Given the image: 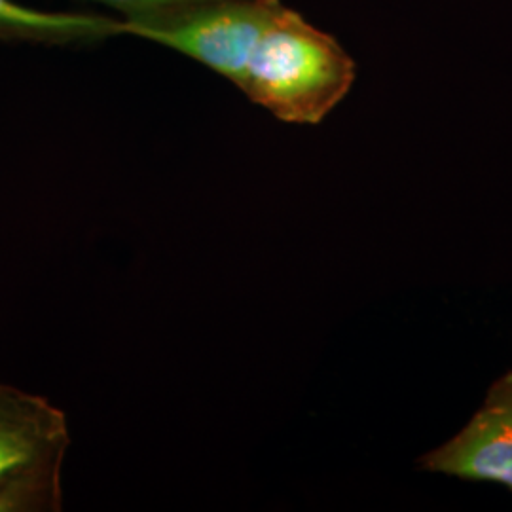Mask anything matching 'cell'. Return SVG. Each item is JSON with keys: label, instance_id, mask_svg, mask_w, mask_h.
<instances>
[{"label": "cell", "instance_id": "cell-5", "mask_svg": "<svg viewBox=\"0 0 512 512\" xmlns=\"http://www.w3.org/2000/svg\"><path fill=\"white\" fill-rule=\"evenodd\" d=\"M118 35H122L120 19L46 12L16 0H0V40L65 46L93 44Z\"/></svg>", "mask_w": 512, "mask_h": 512}, {"label": "cell", "instance_id": "cell-1", "mask_svg": "<svg viewBox=\"0 0 512 512\" xmlns=\"http://www.w3.org/2000/svg\"><path fill=\"white\" fill-rule=\"evenodd\" d=\"M355 78L346 48L281 4L256 40L238 88L281 122L315 126L346 99Z\"/></svg>", "mask_w": 512, "mask_h": 512}, {"label": "cell", "instance_id": "cell-3", "mask_svg": "<svg viewBox=\"0 0 512 512\" xmlns=\"http://www.w3.org/2000/svg\"><path fill=\"white\" fill-rule=\"evenodd\" d=\"M281 0H202L120 19L122 35L186 55L239 86L249 55Z\"/></svg>", "mask_w": 512, "mask_h": 512}, {"label": "cell", "instance_id": "cell-6", "mask_svg": "<svg viewBox=\"0 0 512 512\" xmlns=\"http://www.w3.org/2000/svg\"><path fill=\"white\" fill-rule=\"evenodd\" d=\"M84 2H95L101 6H107L110 10L120 12L124 18H141V16H150L156 12L171 10L184 4L192 2H202V0H84Z\"/></svg>", "mask_w": 512, "mask_h": 512}, {"label": "cell", "instance_id": "cell-2", "mask_svg": "<svg viewBox=\"0 0 512 512\" xmlns=\"http://www.w3.org/2000/svg\"><path fill=\"white\" fill-rule=\"evenodd\" d=\"M71 444L63 410L0 384V512L61 509V465Z\"/></svg>", "mask_w": 512, "mask_h": 512}, {"label": "cell", "instance_id": "cell-4", "mask_svg": "<svg viewBox=\"0 0 512 512\" xmlns=\"http://www.w3.org/2000/svg\"><path fill=\"white\" fill-rule=\"evenodd\" d=\"M427 473L497 482L512 492V370L492 384L456 437L420 459Z\"/></svg>", "mask_w": 512, "mask_h": 512}]
</instances>
